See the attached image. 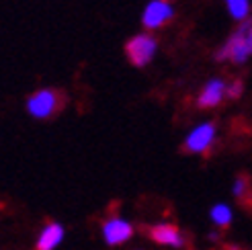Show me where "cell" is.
<instances>
[{
    "instance_id": "ba28073f",
    "label": "cell",
    "mask_w": 252,
    "mask_h": 250,
    "mask_svg": "<svg viewBox=\"0 0 252 250\" xmlns=\"http://www.w3.org/2000/svg\"><path fill=\"white\" fill-rule=\"evenodd\" d=\"M148 236L156 244H162V246H172V248L185 246V238H183L181 230L172 226V223H158V226H152L148 230Z\"/></svg>"
},
{
    "instance_id": "5b68a950",
    "label": "cell",
    "mask_w": 252,
    "mask_h": 250,
    "mask_svg": "<svg viewBox=\"0 0 252 250\" xmlns=\"http://www.w3.org/2000/svg\"><path fill=\"white\" fill-rule=\"evenodd\" d=\"M174 17V6L170 0H150L142 12V25L146 31H158Z\"/></svg>"
},
{
    "instance_id": "30bf717a",
    "label": "cell",
    "mask_w": 252,
    "mask_h": 250,
    "mask_svg": "<svg viewBox=\"0 0 252 250\" xmlns=\"http://www.w3.org/2000/svg\"><path fill=\"white\" fill-rule=\"evenodd\" d=\"M223 2H225V8H228L230 17L234 21H238V23L248 21L250 10H252L250 0H223Z\"/></svg>"
},
{
    "instance_id": "52a82bcc",
    "label": "cell",
    "mask_w": 252,
    "mask_h": 250,
    "mask_svg": "<svg viewBox=\"0 0 252 250\" xmlns=\"http://www.w3.org/2000/svg\"><path fill=\"white\" fill-rule=\"evenodd\" d=\"M225 86L228 82L221 80V78H209L203 89L199 91V96H197V107L199 109H216L223 103L225 98Z\"/></svg>"
},
{
    "instance_id": "6da1fadb",
    "label": "cell",
    "mask_w": 252,
    "mask_h": 250,
    "mask_svg": "<svg viewBox=\"0 0 252 250\" xmlns=\"http://www.w3.org/2000/svg\"><path fill=\"white\" fill-rule=\"evenodd\" d=\"M250 58H252V19L238 25L216 52L218 62H230V64H238V66L248 62Z\"/></svg>"
},
{
    "instance_id": "7a4b0ae2",
    "label": "cell",
    "mask_w": 252,
    "mask_h": 250,
    "mask_svg": "<svg viewBox=\"0 0 252 250\" xmlns=\"http://www.w3.org/2000/svg\"><path fill=\"white\" fill-rule=\"evenodd\" d=\"M25 107H27V113L33 119H49L60 111L62 94L54 89H39L27 96Z\"/></svg>"
},
{
    "instance_id": "8992f818",
    "label": "cell",
    "mask_w": 252,
    "mask_h": 250,
    "mask_svg": "<svg viewBox=\"0 0 252 250\" xmlns=\"http://www.w3.org/2000/svg\"><path fill=\"white\" fill-rule=\"evenodd\" d=\"M133 236V226L123 219L119 216H113L109 219H105L103 223V238L109 246H119V244H125L129 238Z\"/></svg>"
},
{
    "instance_id": "7c38bea8",
    "label": "cell",
    "mask_w": 252,
    "mask_h": 250,
    "mask_svg": "<svg viewBox=\"0 0 252 250\" xmlns=\"http://www.w3.org/2000/svg\"><path fill=\"white\" fill-rule=\"evenodd\" d=\"M232 193H234V197H238V199H246V197H248V193H250V181L244 177V174H240V177L234 181Z\"/></svg>"
},
{
    "instance_id": "8fae6325",
    "label": "cell",
    "mask_w": 252,
    "mask_h": 250,
    "mask_svg": "<svg viewBox=\"0 0 252 250\" xmlns=\"http://www.w3.org/2000/svg\"><path fill=\"white\" fill-rule=\"evenodd\" d=\"M209 218H211V221L216 223L218 228H228L230 223H232L234 214H232L230 205H225V203H216V205L211 207V211H209Z\"/></svg>"
},
{
    "instance_id": "277c9868",
    "label": "cell",
    "mask_w": 252,
    "mask_h": 250,
    "mask_svg": "<svg viewBox=\"0 0 252 250\" xmlns=\"http://www.w3.org/2000/svg\"><path fill=\"white\" fill-rule=\"evenodd\" d=\"M216 135H218V125L213 121H203L189 131V135L183 142V150L189 154H205L216 142Z\"/></svg>"
},
{
    "instance_id": "3957f363",
    "label": "cell",
    "mask_w": 252,
    "mask_h": 250,
    "mask_svg": "<svg viewBox=\"0 0 252 250\" xmlns=\"http://www.w3.org/2000/svg\"><path fill=\"white\" fill-rule=\"evenodd\" d=\"M158 39L152 33H137L125 43V56L135 68H146L156 58Z\"/></svg>"
},
{
    "instance_id": "9c48e42d",
    "label": "cell",
    "mask_w": 252,
    "mask_h": 250,
    "mask_svg": "<svg viewBox=\"0 0 252 250\" xmlns=\"http://www.w3.org/2000/svg\"><path fill=\"white\" fill-rule=\"evenodd\" d=\"M64 226H60L58 221H49L47 226L39 232V238H37L35 250H54L60 246V242L64 240Z\"/></svg>"
},
{
    "instance_id": "4fadbf2b",
    "label": "cell",
    "mask_w": 252,
    "mask_h": 250,
    "mask_svg": "<svg viewBox=\"0 0 252 250\" xmlns=\"http://www.w3.org/2000/svg\"><path fill=\"white\" fill-rule=\"evenodd\" d=\"M242 94H244V82L242 80L228 82V86H225V98H230V101H238V98H242Z\"/></svg>"
}]
</instances>
